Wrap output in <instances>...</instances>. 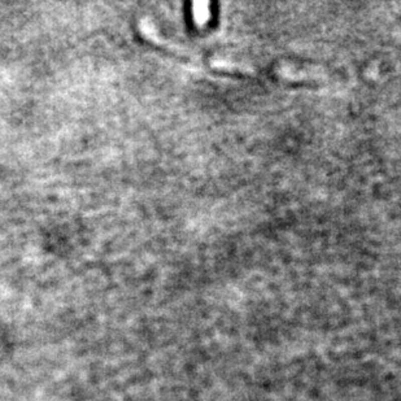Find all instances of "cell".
Listing matches in <instances>:
<instances>
[{"label": "cell", "mask_w": 401, "mask_h": 401, "mask_svg": "<svg viewBox=\"0 0 401 401\" xmlns=\"http://www.w3.org/2000/svg\"><path fill=\"white\" fill-rule=\"evenodd\" d=\"M210 16L209 3H195L192 6V17L198 24L207 22Z\"/></svg>", "instance_id": "1"}]
</instances>
